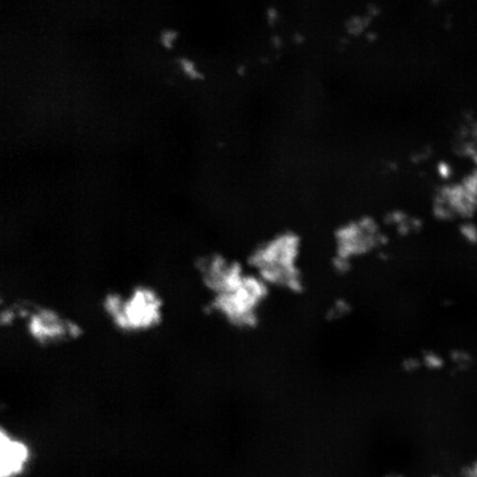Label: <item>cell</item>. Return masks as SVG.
Masks as SVG:
<instances>
[{"label": "cell", "instance_id": "3957f363", "mask_svg": "<svg viewBox=\"0 0 477 477\" xmlns=\"http://www.w3.org/2000/svg\"><path fill=\"white\" fill-rule=\"evenodd\" d=\"M3 474H12L21 469L27 458V449L18 441L2 434Z\"/></svg>", "mask_w": 477, "mask_h": 477}, {"label": "cell", "instance_id": "6da1fadb", "mask_svg": "<svg viewBox=\"0 0 477 477\" xmlns=\"http://www.w3.org/2000/svg\"><path fill=\"white\" fill-rule=\"evenodd\" d=\"M106 311L122 330H148L161 321L162 301L153 290L139 288L127 298L119 294L108 295Z\"/></svg>", "mask_w": 477, "mask_h": 477}, {"label": "cell", "instance_id": "7a4b0ae2", "mask_svg": "<svg viewBox=\"0 0 477 477\" xmlns=\"http://www.w3.org/2000/svg\"><path fill=\"white\" fill-rule=\"evenodd\" d=\"M30 334L39 342H56L78 335V327L49 310L35 312L28 322Z\"/></svg>", "mask_w": 477, "mask_h": 477}]
</instances>
